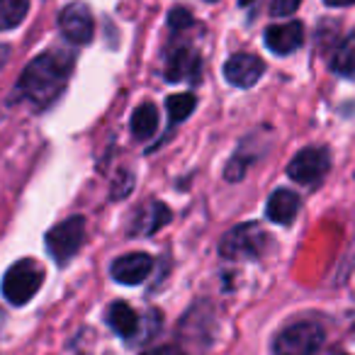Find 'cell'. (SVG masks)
Listing matches in <instances>:
<instances>
[{
    "instance_id": "obj_15",
    "label": "cell",
    "mask_w": 355,
    "mask_h": 355,
    "mask_svg": "<svg viewBox=\"0 0 355 355\" xmlns=\"http://www.w3.org/2000/svg\"><path fill=\"white\" fill-rule=\"evenodd\" d=\"M30 12V0H0V32L15 30Z\"/></svg>"
},
{
    "instance_id": "obj_11",
    "label": "cell",
    "mask_w": 355,
    "mask_h": 355,
    "mask_svg": "<svg viewBox=\"0 0 355 355\" xmlns=\"http://www.w3.org/2000/svg\"><path fill=\"white\" fill-rule=\"evenodd\" d=\"M198 76H200V56L190 46H180L178 51H173L166 66V78L171 83L195 80Z\"/></svg>"
},
{
    "instance_id": "obj_23",
    "label": "cell",
    "mask_w": 355,
    "mask_h": 355,
    "mask_svg": "<svg viewBox=\"0 0 355 355\" xmlns=\"http://www.w3.org/2000/svg\"><path fill=\"white\" fill-rule=\"evenodd\" d=\"M253 0H239V6H251Z\"/></svg>"
},
{
    "instance_id": "obj_20",
    "label": "cell",
    "mask_w": 355,
    "mask_h": 355,
    "mask_svg": "<svg viewBox=\"0 0 355 355\" xmlns=\"http://www.w3.org/2000/svg\"><path fill=\"white\" fill-rule=\"evenodd\" d=\"M302 0H272V6H270V12L275 17L280 15H292V12L300 8Z\"/></svg>"
},
{
    "instance_id": "obj_2",
    "label": "cell",
    "mask_w": 355,
    "mask_h": 355,
    "mask_svg": "<svg viewBox=\"0 0 355 355\" xmlns=\"http://www.w3.org/2000/svg\"><path fill=\"white\" fill-rule=\"evenodd\" d=\"M326 340V334L316 321H297L282 329L272 340L275 355H316Z\"/></svg>"
},
{
    "instance_id": "obj_1",
    "label": "cell",
    "mask_w": 355,
    "mask_h": 355,
    "mask_svg": "<svg viewBox=\"0 0 355 355\" xmlns=\"http://www.w3.org/2000/svg\"><path fill=\"white\" fill-rule=\"evenodd\" d=\"M73 71V56L66 51H46L32 59L17 80L15 95L35 107H46L64 93Z\"/></svg>"
},
{
    "instance_id": "obj_24",
    "label": "cell",
    "mask_w": 355,
    "mask_h": 355,
    "mask_svg": "<svg viewBox=\"0 0 355 355\" xmlns=\"http://www.w3.org/2000/svg\"><path fill=\"white\" fill-rule=\"evenodd\" d=\"M205 3H217V0H205Z\"/></svg>"
},
{
    "instance_id": "obj_17",
    "label": "cell",
    "mask_w": 355,
    "mask_h": 355,
    "mask_svg": "<svg viewBox=\"0 0 355 355\" xmlns=\"http://www.w3.org/2000/svg\"><path fill=\"white\" fill-rule=\"evenodd\" d=\"M168 219H171V209L161 202H153L151 207L146 209V214L139 219L137 227H134V234H153L156 229H161Z\"/></svg>"
},
{
    "instance_id": "obj_3",
    "label": "cell",
    "mask_w": 355,
    "mask_h": 355,
    "mask_svg": "<svg viewBox=\"0 0 355 355\" xmlns=\"http://www.w3.org/2000/svg\"><path fill=\"white\" fill-rule=\"evenodd\" d=\"M42 282H44L42 266L37 261H32V258H25V261H17L15 266H10V270L6 272V277H3V295L15 306L27 304L40 292Z\"/></svg>"
},
{
    "instance_id": "obj_7",
    "label": "cell",
    "mask_w": 355,
    "mask_h": 355,
    "mask_svg": "<svg viewBox=\"0 0 355 355\" xmlns=\"http://www.w3.org/2000/svg\"><path fill=\"white\" fill-rule=\"evenodd\" d=\"M59 27L64 37L73 44H88L95 35V20L93 12L85 3H71L59 15Z\"/></svg>"
},
{
    "instance_id": "obj_14",
    "label": "cell",
    "mask_w": 355,
    "mask_h": 355,
    "mask_svg": "<svg viewBox=\"0 0 355 355\" xmlns=\"http://www.w3.org/2000/svg\"><path fill=\"white\" fill-rule=\"evenodd\" d=\"M158 129V110L153 103H144L139 105L137 110H134L132 114V132L137 139H141V141H146V139H151L153 134H156Z\"/></svg>"
},
{
    "instance_id": "obj_18",
    "label": "cell",
    "mask_w": 355,
    "mask_h": 355,
    "mask_svg": "<svg viewBox=\"0 0 355 355\" xmlns=\"http://www.w3.org/2000/svg\"><path fill=\"white\" fill-rule=\"evenodd\" d=\"M195 105H198V100L190 93L171 95V98H168V117H171V122L178 124V122H183V119H188L190 114L195 112Z\"/></svg>"
},
{
    "instance_id": "obj_8",
    "label": "cell",
    "mask_w": 355,
    "mask_h": 355,
    "mask_svg": "<svg viewBox=\"0 0 355 355\" xmlns=\"http://www.w3.org/2000/svg\"><path fill=\"white\" fill-rule=\"evenodd\" d=\"M263 71H266L263 61L253 54H234L224 66V76L236 88H253L261 80Z\"/></svg>"
},
{
    "instance_id": "obj_22",
    "label": "cell",
    "mask_w": 355,
    "mask_h": 355,
    "mask_svg": "<svg viewBox=\"0 0 355 355\" xmlns=\"http://www.w3.org/2000/svg\"><path fill=\"white\" fill-rule=\"evenodd\" d=\"M324 3L331 8H345V6H353L355 0H324Z\"/></svg>"
},
{
    "instance_id": "obj_12",
    "label": "cell",
    "mask_w": 355,
    "mask_h": 355,
    "mask_svg": "<svg viewBox=\"0 0 355 355\" xmlns=\"http://www.w3.org/2000/svg\"><path fill=\"white\" fill-rule=\"evenodd\" d=\"M300 212V198L292 190H275L268 200L266 214L275 224H292Z\"/></svg>"
},
{
    "instance_id": "obj_10",
    "label": "cell",
    "mask_w": 355,
    "mask_h": 355,
    "mask_svg": "<svg viewBox=\"0 0 355 355\" xmlns=\"http://www.w3.org/2000/svg\"><path fill=\"white\" fill-rule=\"evenodd\" d=\"M304 40V27L302 22H287V25H272L266 30V46L272 54H292L302 46Z\"/></svg>"
},
{
    "instance_id": "obj_13",
    "label": "cell",
    "mask_w": 355,
    "mask_h": 355,
    "mask_svg": "<svg viewBox=\"0 0 355 355\" xmlns=\"http://www.w3.org/2000/svg\"><path fill=\"white\" fill-rule=\"evenodd\" d=\"M107 324L112 326L122 338H129V336L137 334L139 316L127 302H114V304H110V309H107Z\"/></svg>"
},
{
    "instance_id": "obj_16",
    "label": "cell",
    "mask_w": 355,
    "mask_h": 355,
    "mask_svg": "<svg viewBox=\"0 0 355 355\" xmlns=\"http://www.w3.org/2000/svg\"><path fill=\"white\" fill-rule=\"evenodd\" d=\"M331 69L343 76L355 73V35L345 37V40L336 46V54H334V59H331Z\"/></svg>"
},
{
    "instance_id": "obj_21",
    "label": "cell",
    "mask_w": 355,
    "mask_h": 355,
    "mask_svg": "<svg viewBox=\"0 0 355 355\" xmlns=\"http://www.w3.org/2000/svg\"><path fill=\"white\" fill-rule=\"evenodd\" d=\"M141 355H185V353L178 348V345H163V348L148 350V353H141Z\"/></svg>"
},
{
    "instance_id": "obj_6",
    "label": "cell",
    "mask_w": 355,
    "mask_h": 355,
    "mask_svg": "<svg viewBox=\"0 0 355 355\" xmlns=\"http://www.w3.org/2000/svg\"><path fill=\"white\" fill-rule=\"evenodd\" d=\"M329 166H331L329 151L321 146H309V148H302V151L292 158L290 166H287V173H290V178L295 183L311 185L326 175Z\"/></svg>"
},
{
    "instance_id": "obj_9",
    "label": "cell",
    "mask_w": 355,
    "mask_h": 355,
    "mask_svg": "<svg viewBox=\"0 0 355 355\" xmlns=\"http://www.w3.org/2000/svg\"><path fill=\"white\" fill-rule=\"evenodd\" d=\"M153 261L148 253H127V256H119L112 263L110 272L117 282L122 285H139L151 275Z\"/></svg>"
},
{
    "instance_id": "obj_4",
    "label": "cell",
    "mask_w": 355,
    "mask_h": 355,
    "mask_svg": "<svg viewBox=\"0 0 355 355\" xmlns=\"http://www.w3.org/2000/svg\"><path fill=\"white\" fill-rule=\"evenodd\" d=\"M268 234L261 229V224L248 222L232 229L219 243V253L229 261H241V258H258L266 248Z\"/></svg>"
},
{
    "instance_id": "obj_19",
    "label": "cell",
    "mask_w": 355,
    "mask_h": 355,
    "mask_svg": "<svg viewBox=\"0 0 355 355\" xmlns=\"http://www.w3.org/2000/svg\"><path fill=\"white\" fill-rule=\"evenodd\" d=\"M190 25H193V15H190V10H185V8H175V10H171V15H168V27H171L173 32L188 30Z\"/></svg>"
},
{
    "instance_id": "obj_5",
    "label": "cell",
    "mask_w": 355,
    "mask_h": 355,
    "mask_svg": "<svg viewBox=\"0 0 355 355\" xmlns=\"http://www.w3.org/2000/svg\"><path fill=\"white\" fill-rule=\"evenodd\" d=\"M85 241V219L83 217H71L66 222L56 224L46 234V251L59 266L69 263L71 258L78 253V248Z\"/></svg>"
}]
</instances>
